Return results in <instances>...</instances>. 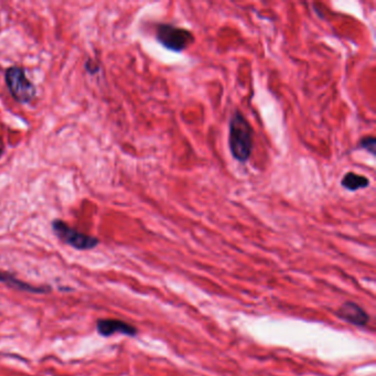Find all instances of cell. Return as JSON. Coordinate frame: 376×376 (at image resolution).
Returning <instances> with one entry per match:
<instances>
[{"label": "cell", "instance_id": "1", "mask_svg": "<svg viewBox=\"0 0 376 376\" xmlns=\"http://www.w3.org/2000/svg\"><path fill=\"white\" fill-rule=\"evenodd\" d=\"M228 147L234 159L239 162L248 161L252 155L253 128L242 113L235 112L230 121Z\"/></svg>", "mask_w": 376, "mask_h": 376}, {"label": "cell", "instance_id": "2", "mask_svg": "<svg viewBox=\"0 0 376 376\" xmlns=\"http://www.w3.org/2000/svg\"><path fill=\"white\" fill-rule=\"evenodd\" d=\"M5 82L11 97L20 104H29L36 99V86L28 79L21 66H12L6 70Z\"/></svg>", "mask_w": 376, "mask_h": 376}, {"label": "cell", "instance_id": "3", "mask_svg": "<svg viewBox=\"0 0 376 376\" xmlns=\"http://www.w3.org/2000/svg\"><path fill=\"white\" fill-rule=\"evenodd\" d=\"M157 41L173 52H182L195 42V36L184 28L160 23L156 29Z\"/></svg>", "mask_w": 376, "mask_h": 376}, {"label": "cell", "instance_id": "4", "mask_svg": "<svg viewBox=\"0 0 376 376\" xmlns=\"http://www.w3.org/2000/svg\"><path fill=\"white\" fill-rule=\"evenodd\" d=\"M51 228H52L55 237H58L61 242L69 245L75 250H91L99 244V239L97 237L77 231L75 228H71L68 223L59 220V219L52 221Z\"/></svg>", "mask_w": 376, "mask_h": 376}, {"label": "cell", "instance_id": "5", "mask_svg": "<svg viewBox=\"0 0 376 376\" xmlns=\"http://www.w3.org/2000/svg\"><path fill=\"white\" fill-rule=\"evenodd\" d=\"M335 315L341 320L355 327H366L370 322V316L357 302L346 301L335 311Z\"/></svg>", "mask_w": 376, "mask_h": 376}, {"label": "cell", "instance_id": "6", "mask_svg": "<svg viewBox=\"0 0 376 376\" xmlns=\"http://www.w3.org/2000/svg\"><path fill=\"white\" fill-rule=\"evenodd\" d=\"M97 330L102 337H110L116 333L128 337H136L138 335L137 328L119 319H99Z\"/></svg>", "mask_w": 376, "mask_h": 376}, {"label": "cell", "instance_id": "7", "mask_svg": "<svg viewBox=\"0 0 376 376\" xmlns=\"http://www.w3.org/2000/svg\"><path fill=\"white\" fill-rule=\"evenodd\" d=\"M0 283L5 284L10 288L25 291V293H29V294H48L51 291L50 286L32 285V284L27 283V281L17 278L14 275L6 272L3 269H0Z\"/></svg>", "mask_w": 376, "mask_h": 376}, {"label": "cell", "instance_id": "8", "mask_svg": "<svg viewBox=\"0 0 376 376\" xmlns=\"http://www.w3.org/2000/svg\"><path fill=\"white\" fill-rule=\"evenodd\" d=\"M341 186L344 189L349 190L352 192L357 191V190L366 189L370 186V180L366 177L361 176L355 172H348L344 175Z\"/></svg>", "mask_w": 376, "mask_h": 376}, {"label": "cell", "instance_id": "9", "mask_svg": "<svg viewBox=\"0 0 376 376\" xmlns=\"http://www.w3.org/2000/svg\"><path fill=\"white\" fill-rule=\"evenodd\" d=\"M360 148L368 151L371 155H375L376 139L374 136H366L360 140Z\"/></svg>", "mask_w": 376, "mask_h": 376}, {"label": "cell", "instance_id": "10", "mask_svg": "<svg viewBox=\"0 0 376 376\" xmlns=\"http://www.w3.org/2000/svg\"><path fill=\"white\" fill-rule=\"evenodd\" d=\"M86 69L90 75H97L99 72V66L95 61L88 60L86 63Z\"/></svg>", "mask_w": 376, "mask_h": 376}, {"label": "cell", "instance_id": "11", "mask_svg": "<svg viewBox=\"0 0 376 376\" xmlns=\"http://www.w3.org/2000/svg\"><path fill=\"white\" fill-rule=\"evenodd\" d=\"M3 152H5V145H3V139L0 138V158L3 156Z\"/></svg>", "mask_w": 376, "mask_h": 376}]
</instances>
